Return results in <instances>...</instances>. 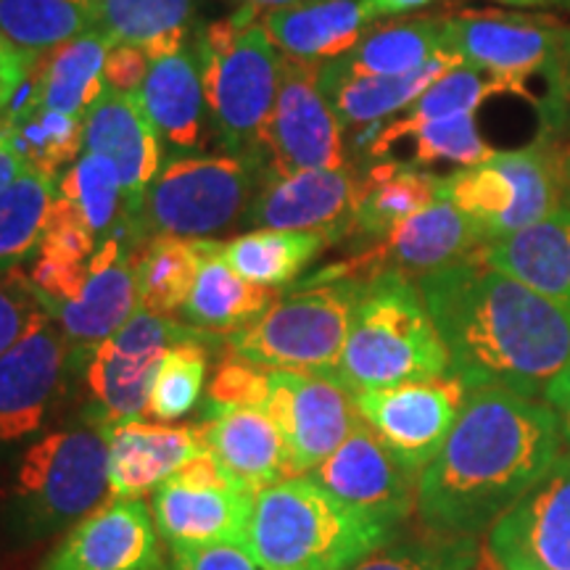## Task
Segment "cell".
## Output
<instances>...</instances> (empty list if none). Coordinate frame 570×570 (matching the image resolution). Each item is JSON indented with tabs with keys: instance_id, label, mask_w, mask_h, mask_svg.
I'll list each match as a JSON object with an SVG mask.
<instances>
[{
	"instance_id": "cell-46",
	"label": "cell",
	"mask_w": 570,
	"mask_h": 570,
	"mask_svg": "<svg viewBox=\"0 0 570 570\" xmlns=\"http://www.w3.org/2000/svg\"><path fill=\"white\" fill-rule=\"evenodd\" d=\"M96 248V235L90 233L77 206L67 202V198L56 196L51 214H48L46 230H42L38 254L51 256V259L63 262V265L90 269V259Z\"/></svg>"
},
{
	"instance_id": "cell-30",
	"label": "cell",
	"mask_w": 570,
	"mask_h": 570,
	"mask_svg": "<svg viewBox=\"0 0 570 570\" xmlns=\"http://www.w3.org/2000/svg\"><path fill=\"white\" fill-rule=\"evenodd\" d=\"M109 51L111 42L98 30L63 42L40 63L38 77L21 101L85 119L106 90L104 67Z\"/></svg>"
},
{
	"instance_id": "cell-58",
	"label": "cell",
	"mask_w": 570,
	"mask_h": 570,
	"mask_svg": "<svg viewBox=\"0 0 570 570\" xmlns=\"http://www.w3.org/2000/svg\"><path fill=\"white\" fill-rule=\"evenodd\" d=\"M562 3H570V0H562Z\"/></svg>"
},
{
	"instance_id": "cell-24",
	"label": "cell",
	"mask_w": 570,
	"mask_h": 570,
	"mask_svg": "<svg viewBox=\"0 0 570 570\" xmlns=\"http://www.w3.org/2000/svg\"><path fill=\"white\" fill-rule=\"evenodd\" d=\"M140 106L156 135L173 156L202 154L206 148V92L202 63L194 48H180L173 56L156 59L146 82L138 90Z\"/></svg>"
},
{
	"instance_id": "cell-33",
	"label": "cell",
	"mask_w": 570,
	"mask_h": 570,
	"mask_svg": "<svg viewBox=\"0 0 570 570\" xmlns=\"http://www.w3.org/2000/svg\"><path fill=\"white\" fill-rule=\"evenodd\" d=\"M441 198V177L415 164L383 161L362 175L352 230L383 240L386 235Z\"/></svg>"
},
{
	"instance_id": "cell-56",
	"label": "cell",
	"mask_w": 570,
	"mask_h": 570,
	"mask_svg": "<svg viewBox=\"0 0 570 570\" xmlns=\"http://www.w3.org/2000/svg\"><path fill=\"white\" fill-rule=\"evenodd\" d=\"M499 3H510V6H541L547 0H499Z\"/></svg>"
},
{
	"instance_id": "cell-14",
	"label": "cell",
	"mask_w": 570,
	"mask_h": 570,
	"mask_svg": "<svg viewBox=\"0 0 570 570\" xmlns=\"http://www.w3.org/2000/svg\"><path fill=\"white\" fill-rule=\"evenodd\" d=\"M560 21L550 17L508 11H460L446 17L444 48L462 63L502 82L508 92L529 96L525 82L539 71H550L558 53Z\"/></svg>"
},
{
	"instance_id": "cell-16",
	"label": "cell",
	"mask_w": 570,
	"mask_h": 570,
	"mask_svg": "<svg viewBox=\"0 0 570 570\" xmlns=\"http://www.w3.org/2000/svg\"><path fill=\"white\" fill-rule=\"evenodd\" d=\"M502 570H570V446L489 529Z\"/></svg>"
},
{
	"instance_id": "cell-55",
	"label": "cell",
	"mask_w": 570,
	"mask_h": 570,
	"mask_svg": "<svg viewBox=\"0 0 570 570\" xmlns=\"http://www.w3.org/2000/svg\"><path fill=\"white\" fill-rule=\"evenodd\" d=\"M296 3H304V0H244V6H254L256 11H277V9H285V6H296Z\"/></svg>"
},
{
	"instance_id": "cell-21",
	"label": "cell",
	"mask_w": 570,
	"mask_h": 570,
	"mask_svg": "<svg viewBox=\"0 0 570 570\" xmlns=\"http://www.w3.org/2000/svg\"><path fill=\"white\" fill-rule=\"evenodd\" d=\"M59 325L69 346V360H90L92 352L122 331L140 309L138 285L132 273V248L122 238L98 244L90 259V277L82 294L71 302L42 306Z\"/></svg>"
},
{
	"instance_id": "cell-8",
	"label": "cell",
	"mask_w": 570,
	"mask_h": 570,
	"mask_svg": "<svg viewBox=\"0 0 570 570\" xmlns=\"http://www.w3.org/2000/svg\"><path fill=\"white\" fill-rule=\"evenodd\" d=\"M365 281L306 283L230 336V352L265 370H302L336 377L354 304Z\"/></svg>"
},
{
	"instance_id": "cell-51",
	"label": "cell",
	"mask_w": 570,
	"mask_h": 570,
	"mask_svg": "<svg viewBox=\"0 0 570 570\" xmlns=\"http://www.w3.org/2000/svg\"><path fill=\"white\" fill-rule=\"evenodd\" d=\"M35 59H38V53L24 51V48L13 46L6 35H0V117L17 101L19 90L24 88L27 77H30Z\"/></svg>"
},
{
	"instance_id": "cell-15",
	"label": "cell",
	"mask_w": 570,
	"mask_h": 570,
	"mask_svg": "<svg viewBox=\"0 0 570 570\" xmlns=\"http://www.w3.org/2000/svg\"><path fill=\"white\" fill-rule=\"evenodd\" d=\"M356 410L375 436L386 444L412 473L420 475L439 454L458 423L468 386L452 373L431 381L360 391Z\"/></svg>"
},
{
	"instance_id": "cell-12",
	"label": "cell",
	"mask_w": 570,
	"mask_h": 570,
	"mask_svg": "<svg viewBox=\"0 0 570 570\" xmlns=\"http://www.w3.org/2000/svg\"><path fill=\"white\" fill-rule=\"evenodd\" d=\"M269 375L267 415L283 436L288 475H309L362 423L356 396L331 375L302 370H269Z\"/></svg>"
},
{
	"instance_id": "cell-13",
	"label": "cell",
	"mask_w": 570,
	"mask_h": 570,
	"mask_svg": "<svg viewBox=\"0 0 570 570\" xmlns=\"http://www.w3.org/2000/svg\"><path fill=\"white\" fill-rule=\"evenodd\" d=\"M267 154L269 175L348 167L344 125L320 90V63L281 56Z\"/></svg>"
},
{
	"instance_id": "cell-11",
	"label": "cell",
	"mask_w": 570,
	"mask_h": 570,
	"mask_svg": "<svg viewBox=\"0 0 570 570\" xmlns=\"http://www.w3.org/2000/svg\"><path fill=\"white\" fill-rule=\"evenodd\" d=\"M209 333L173 317L138 309L122 331L92 352L85 367L96 407V425L125 423L148 412V396L164 354L183 341H206Z\"/></svg>"
},
{
	"instance_id": "cell-1",
	"label": "cell",
	"mask_w": 570,
	"mask_h": 570,
	"mask_svg": "<svg viewBox=\"0 0 570 570\" xmlns=\"http://www.w3.org/2000/svg\"><path fill=\"white\" fill-rule=\"evenodd\" d=\"M417 288L449 352V373L468 391L544 399L570 362V312L487 265L481 252L423 275Z\"/></svg>"
},
{
	"instance_id": "cell-23",
	"label": "cell",
	"mask_w": 570,
	"mask_h": 570,
	"mask_svg": "<svg viewBox=\"0 0 570 570\" xmlns=\"http://www.w3.org/2000/svg\"><path fill=\"white\" fill-rule=\"evenodd\" d=\"M109 444V499H140L185 462L206 452L204 428L146 423L142 417L101 425Z\"/></svg>"
},
{
	"instance_id": "cell-54",
	"label": "cell",
	"mask_w": 570,
	"mask_h": 570,
	"mask_svg": "<svg viewBox=\"0 0 570 570\" xmlns=\"http://www.w3.org/2000/svg\"><path fill=\"white\" fill-rule=\"evenodd\" d=\"M428 3H433V0H365L367 11L373 13V19L396 17V13L423 9V6H428Z\"/></svg>"
},
{
	"instance_id": "cell-9",
	"label": "cell",
	"mask_w": 570,
	"mask_h": 570,
	"mask_svg": "<svg viewBox=\"0 0 570 570\" xmlns=\"http://www.w3.org/2000/svg\"><path fill=\"white\" fill-rule=\"evenodd\" d=\"M568 154L547 135L529 148L441 177V198L465 212L487 240L504 238L562 209Z\"/></svg>"
},
{
	"instance_id": "cell-32",
	"label": "cell",
	"mask_w": 570,
	"mask_h": 570,
	"mask_svg": "<svg viewBox=\"0 0 570 570\" xmlns=\"http://www.w3.org/2000/svg\"><path fill=\"white\" fill-rule=\"evenodd\" d=\"M92 30L111 46H138L151 61L185 48L196 0H92Z\"/></svg>"
},
{
	"instance_id": "cell-45",
	"label": "cell",
	"mask_w": 570,
	"mask_h": 570,
	"mask_svg": "<svg viewBox=\"0 0 570 570\" xmlns=\"http://www.w3.org/2000/svg\"><path fill=\"white\" fill-rule=\"evenodd\" d=\"M273 375L265 367L248 365V362L227 360L219 365L206 391V417L225 415L235 410H267Z\"/></svg>"
},
{
	"instance_id": "cell-37",
	"label": "cell",
	"mask_w": 570,
	"mask_h": 570,
	"mask_svg": "<svg viewBox=\"0 0 570 570\" xmlns=\"http://www.w3.org/2000/svg\"><path fill=\"white\" fill-rule=\"evenodd\" d=\"M327 244L331 240L323 233L252 230L223 244V259L244 281L277 288L296 281Z\"/></svg>"
},
{
	"instance_id": "cell-40",
	"label": "cell",
	"mask_w": 570,
	"mask_h": 570,
	"mask_svg": "<svg viewBox=\"0 0 570 570\" xmlns=\"http://www.w3.org/2000/svg\"><path fill=\"white\" fill-rule=\"evenodd\" d=\"M0 122L9 127L11 138L19 151L24 154L30 169L59 177L67 164L80 159L85 119L21 101L13 104L0 117Z\"/></svg>"
},
{
	"instance_id": "cell-52",
	"label": "cell",
	"mask_w": 570,
	"mask_h": 570,
	"mask_svg": "<svg viewBox=\"0 0 570 570\" xmlns=\"http://www.w3.org/2000/svg\"><path fill=\"white\" fill-rule=\"evenodd\" d=\"M27 169H30V164H27L24 154L13 142L9 127L0 122V190L9 188L13 180H19Z\"/></svg>"
},
{
	"instance_id": "cell-25",
	"label": "cell",
	"mask_w": 570,
	"mask_h": 570,
	"mask_svg": "<svg viewBox=\"0 0 570 570\" xmlns=\"http://www.w3.org/2000/svg\"><path fill=\"white\" fill-rule=\"evenodd\" d=\"M254 494L230 487H194L167 479L154 491L151 512L156 531L169 544H230L246 547Z\"/></svg>"
},
{
	"instance_id": "cell-27",
	"label": "cell",
	"mask_w": 570,
	"mask_h": 570,
	"mask_svg": "<svg viewBox=\"0 0 570 570\" xmlns=\"http://www.w3.org/2000/svg\"><path fill=\"white\" fill-rule=\"evenodd\" d=\"M373 24L365 0H304L267 11L262 21L275 48L291 59L312 63L346 56Z\"/></svg>"
},
{
	"instance_id": "cell-44",
	"label": "cell",
	"mask_w": 570,
	"mask_h": 570,
	"mask_svg": "<svg viewBox=\"0 0 570 570\" xmlns=\"http://www.w3.org/2000/svg\"><path fill=\"white\" fill-rule=\"evenodd\" d=\"M502 92H508V88L487 75V71L460 63V67L449 69L444 77H439L410 106L407 117L394 119V122H389V127L391 130H410V127L433 122V119L454 117V114H473L487 98L502 96Z\"/></svg>"
},
{
	"instance_id": "cell-47",
	"label": "cell",
	"mask_w": 570,
	"mask_h": 570,
	"mask_svg": "<svg viewBox=\"0 0 570 570\" xmlns=\"http://www.w3.org/2000/svg\"><path fill=\"white\" fill-rule=\"evenodd\" d=\"M40 312L42 304L30 275L19 269L0 275V356L24 336Z\"/></svg>"
},
{
	"instance_id": "cell-43",
	"label": "cell",
	"mask_w": 570,
	"mask_h": 570,
	"mask_svg": "<svg viewBox=\"0 0 570 570\" xmlns=\"http://www.w3.org/2000/svg\"><path fill=\"white\" fill-rule=\"evenodd\" d=\"M348 570H481L479 541L431 531L423 539L383 544Z\"/></svg>"
},
{
	"instance_id": "cell-7",
	"label": "cell",
	"mask_w": 570,
	"mask_h": 570,
	"mask_svg": "<svg viewBox=\"0 0 570 570\" xmlns=\"http://www.w3.org/2000/svg\"><path fill=\"white\" fill-rule=\"evenodd\" d=\"M269 175V164L246 156H169L148 185L138 219L146 244L154 235L206 238L244 223Z\"/></svg>"
},
{
	"instance_id": "cell-53",
	"label": "cell",
	"mask_w": 570,
	"mask_h": 570,
	"mask_svg": "<svg viewBox=\"0 0 570 570\" xmlns=\"http://www.w3.org/2000/svg\"><path fill=\"white\" fill-rule=\"evenodd\" d=\"M544 402L558 412L562 431H566V439L570 441V362L560 370L550 386H547Z\"/></svg>"
},
{
	"instance_id": "cell-48",
	"label": "cell",
	"mask_w": 570,
	"mask_h": 570,
	"mask_svg": "<svg viewBox=\"0 0 570 570\" xmlns=\"http://www.w3.org/2000/svg\"><path fill=\"white\" fill-rule=\"evenodd\" d=\"M169 562L164 570H262L246 547L219 544H169Z\"/></svg>"
},
{
	"instance_id": "cell-18",
	"label": "cell",
	"mask_w": 570,
	"mask_h": 570,
	"mask_svg": "<svg viewBox=\"0 0 570 570\" xmlns=\"http://www.w3.org/2000/svg\"><path fill=\"white\" fill-rule=\"evenodd\" d=\"M360 190L362 177L352 167L267 175L244 225L254 230L323 233L327 240H336L352 230Z\"/></svg>"
},
{
	"instance_id": "cell-41",
	"label": "cell",
	"mask_w": 570,
	"mask_h": 570,
	"mask_svg": "<svg viewBox=\"0 0 570 570\" xmlns=\"http://www.w3.org/2000/svg\"><path fill=\"white\" fill-rule=\"evenodd\" d=\"M92 0H0V35L40 53L92 30Z\"/></svg>"
},
{
	"instance_id": "cell-35",
	"label": "cell",
	"mask_w": 570,
	"mask_h": 570,
	"mask_svg": "<svg viewBox=\"0 0 570 570\" xmlns=\"http://www.w3.org/2000/svg\"><path fill=\"white\" fill-rule=\"evenodd\" d=\"M204 238L154 235L132 254L140 309L173 317L188 302L204 262Z\"/></svg>"
},
{
	"instance_id": "cell-49",
	"label": "cell",
	"mask_w": 570,
	"mask_h": 570,
	"mask_svg": "<svg viewBox=\"0 0 570 570\" xmlns=\"http://www.w3.org/2000/svg\"><path fill=\"white\" fill-rule=\"evenodd\" d=\"M550 96L541 104L544 111V132H560L570 130V27H560L558 38V53L550 71Z\"/></svg>"
},
{
	"instance_id": "cell-4",
	"label": "cell",
	"mask_w": 570,
	"mask_h": 570,
	"mask_svg": "<svg viewBox=\"0 0 570 570\" xmlns=\"http://www.w3.org/2000/svg\"><path fill=\"white\" fill-rule=\"evenodd\" d=\"M389 539L309 475H291L254 497L246 550L262 570H348Z\"/></svg>"
},
{
	"instance_id": "cell-5",
	"label": "cell",
	"mask_w": 570,
	"mask_h": 570,
	"mask_svg": "<svg viewBox=\"0 0 570 570\" xmlns=\"http://www.w3.org/2000/svg\"><path fill=\"white\" fill-rule=\"evenodd\" d=\"M449 375V352L420 288L407 275L362 283L336 377L352 394Z\"/></svg>"
},
{
	"instance_id": "cell-3",
	"label": "cell",
	"mask_w": 570,
	"mask_h": 570,
	"mask_svg": "<svg viewBox=\"0 0 570 570\" xmlns=\"http://www.w3.org/2000/svg\"><path fill=\"white\" fill-rule=\"evenodd\" d=\"M11 465L0 518L13 544L51 539L109 499V444L101 425L42 433Z\"/></svg>"
},
{
	"instance_id": "cell-2",
	"label": "cell",
	"mask_w": 570,
	"mask_h": 570,
	"mask_svg": "<svg viewBox=\"0 0 570 570\" xmlns=\"http://www.w3.org/2000/svg\"><path fill=\"white\" fill-rule=\"evenodd\" d=\"M547 402L508 389H473L439 454L417 475L428 531L479 539L566 449Z\"/></svg>"
},
{
	"instance_id": "cell-6",
	"label": "cell",
	"mask_w": 570,
	"mask_h": 570,
	"mask_svg": "<svg viewBox=\"0 0 570 570\" xmlns=\"http://www.w3.org/2000/svg\"><path fill=\"white\" fill-rule=\"evenodd\" d=\"M254 6L198 30L194 51L202 63L214 140L227 156L269 164L267 130L275 111L281 56Z\"/></svg>"
},
{
	"instance_id": "cell-50",
	"label": "cell",
	"mask_w": 570,
	"mask_h": 570,
	"mask_svg": "<svg viewBox=\"0 0 570 570\" xmlns=\"http://www.w3.org/2000/svg\"><path fill=\"white\" fill-rule=\"evenodd\" d=\"M151 63V56L138 46H111L104 67L106 88L119 92H138L140 85L146 82Z\"/></svg>"
},
{
	"instance_id": "cell-39",
	"label": "cell",
	"mask_w": 570,
	"mask_h": 570,
	"mask_svg": "<svg viewBox=\"0 0 570 570\" xmlns=\"http://www.w3.org/2000/svg\"><path fill=\"white\" fill-rule=\"evenodd\" d=\"M59 177L27 169L0 190V275L19 269L38 254Z\"/></svg>"
},
{
	"instance_id": "cell-26",
	"label": "cell",
	"mask_w": 570,
	"mask_h": 570,
	"mask_svg": "<svg viewBox=\"0 0 570 570\" xmlns=\"http://www.w3.org/2000/svg\"><path fill=\"white\" fill-rule=\"evenodd\" d=\"M462 59L452 51H441L423 67L410 75L396 77H370L352 75L341 63H320V90L325 92L327 104L333 106L344 127H365L383 122L391 114L410 109L423 92L431 88L449 69L460 67Z\"/></svg>"
},
{
	"instance_id": "cell-10",
	"label": "cell",
	"mask_w": 570,
	"mask_h": 570,
	"mask_svg": "<svg viewBox=\"0 0 570 570\" xmlns=\"http://www.w3.org/2000/svg\"><path fill=\"white\" fill-rule=\"evenodd\" d=\"M71 373L69 346L46 309L0 356V462L38 441L56 415Z\"/></svg>"
},
{
	"instance_id": "cell-57",
	"label": "cell",
	"mask_w": 570,
	"mask_h": 570,
	"mask_svg": "<svg viewBox=\"0 0 570 570\" xmlns=\"http://www.w3.org/2000/svg\"><path fill=\"white\" fill-rule=\"evenodd\" d=\"M566 194H568V209H570V154L566 159Z\"/></svg>"
},
{
	"instance_id": "cell-17",
	"label": "cell",
	"mask_w": 570,
	"mask_h": 570,
	"mask_svg": "<svg viewBox=\"0 0 570 570\" xmlns=\"http://www.w3.org/2000/svg\"><path fill=\"white\" fill-rule=\"evenodd\" d=\"M309 479L391 533L417 508V473L375 436L365 420L312 470Z\"/></svg>"
},
{
	"instance_id": "cell-36",
	"label": "cell",
	"mask_w": 570,
	"mask_h": 570,
	"mask_svg": "<svg viewBox=\"0 0 570 570\" xmlns=\"http://www.w3.org/2000/svg\"><path fill=\"white\" fill-rule=\"evenodd\" d=\"M56 196L77 206L98 244L109 238H122L132 248V254L140 248L130 219H127L122 180H119L117 167L106 156L82 151L80 159L59 175Z\"/></svg>"
},
{
	"instance_id": "cell-34",
	"label": "cell",
	"mask_w": 570,
	"mask_h": 570,
	"mask_svg": "<svg viewBox=\"0 0 570 570\" xmlns=\"http://www.w3.org/2000/svg\"><path fill=\"white\" fill-rule=\"evenodd\" d=\"M444 30V13H423V17L389 21V24H373L365 38L336 61L352 75H410L436 53L446 51Z\"/></svg>"
},
{
	"instance_id": "cell-38",
	"label": "cell",
	"mask_w": 570,
	"mask_h": 570,
	"mask_svg": "<svg viewBox=\"0 0 570 570\" xmlns=\"http://www.w3.org/2000/svg\"><path fill=\"white\" fill-rule=\"evenodd\" d=\"M402 140H412V161L415 167H431V164H454L465 169L487 161L491 146L481 138L479 125L473 114H454V117L433 119V122L410 127V130H391L389 122H383L381 132L375 135L370 146V159H383L389 156Z\"/></svg>"
},
{
	"instance_id": "cell-29",
	"label": "cell",
	"mask_w": 570,
	"mask_h": 570,
	"mask_svg": "<svg viewBox=\"0 0 570 570\" xmlns=\"http://www.w3.org/2000/svg\"><path fill=\"white\" fill-rule=\"evenodd\" d=\"M204 444L230 479L248 494L291 479L288 454L267 410H235L209 420Z\"/></svg>"
},
{
	"instance_id": "cell-22",
	"label": "cell",
	"mask_w": 570,
	"mask_h": 570,
	"mask_svg": "<svg viewBox=\"0 0 570 570\" xmlns=\"http://www.w3.org/2000/svg\"><path fill=\"white\" fill-rule=\"evenodd\" d=\"M82 151L106 156L117 167L122 180L127 219L135 233V240L142 246L138 235V219L148 185L164 161L161 140L154 125L142 111L138 92H119L106 88L90 111L85 114Z\"/></svg>"
},
{
	"instance_id": "cell-42",
	"label": "cell",
	"mask_w": 570,
	"mask_h": 570,
	"mask_svg": "<svg viewBox=\"0 0 570 570\" xmlns=\"http://www.w3.org/2000/svg\"><path fill=\"white\" fill-rule=\"evenodd\" d=\"M204 344L206 341H183L164 354L148 396V415L154 420L173 423L202 402L209 365Z\"/></svg>"
},
{
	"instance_id": "cell-19",
	"label": "cell",
	"mask_w": 570,
	"mask_h": 570,
	"mask_svg": "<svg viewBox=\"0 0 570 570\" xmlns=\"http://www.w3.org/2000/svg\"><path fill=\"white\" fill-rule=\"evenodd\" d=\"M38 570H164L151 508L142 499H106Z\"/></svg>"
},
{
	"instance_id": "cell-28",
	"label": "cell",
	"mask_w": 570,
	"mask_h": 570,
	"mask_svg": "<svg viewBox=\"0 0 570 570\" xmlns=\"http://www.w3.org/2000/svg\"><path fill=\"white\" fill-rule=\"evenodd\" d=\"M481 256L487 265L570 312V209H558L537 225L489 240Z\"/></svg>"
},
{
	"instance_id": "cell-31",
	"label": "cell",
	"mask_w": 570,
	"mask_h": 570,
	"mask_svg": "<svg viewBox=\"0 0 570 570\" xmlns=\"http://www.w3.org/2000/svg\"><path fill=\"white\" fill-rule=\"evenodd\" d=\"M277 298L275 288L256 285L235 275L223 259V244L206 240L204 262L196 285L183 306L185 323L206 333H235L269 309Z\"/></svg>"
},
{
	"instance_id": "cell-20",
	"label": "cell",
	"mask_w": 570,
	"mask_h": 570,
	"mask_svg": "<svg viewBox=\"0 0 570 570\" xmlns=\"http://www.w3.org/2000/svg\"><path fill=\"white\" fill-rule=\"evenodd\" d=\"M481 244H489L481 227L452 202L439 198V202L425 206V209H420L394 227L373 254L331 269V273L338 281H356L360 275H365V281H370V277L386 273V269L402 275L415 273L423 277L433 269L454 265V262L475 254V248Z\"/></svg>"
}]
</instances>
